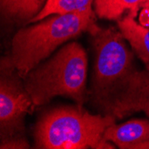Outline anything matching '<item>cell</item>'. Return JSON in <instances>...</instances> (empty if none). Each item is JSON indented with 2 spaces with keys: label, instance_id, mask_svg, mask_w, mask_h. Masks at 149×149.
Returning a JSON list of instances; mask_svg holds the SVG:
<instances>
[{
  "label": "cell",
  "instance_id": "cell-1",
  "mask_svg": "<svg viewBox=\"0 0 149 149\" xmlns=\"http://www.w3.org/2000/svg\"><path fill=\"white\" fill-rule=\"evenodd\" d=\"M111 115L91 114L82 106H62L45 113L34 130L35 148L41 149H113L104 137L115 123Z\"/></svg>",
  "mask_w": 149,
  "mask_h": 149
},
{
  "label": "cell",
  "instance_id": "cell-2",
  "mask_svg": "<svg viewBox=\"0 0 149 149\" xmlns=\"http://www.w3.org/2000/svg\"><path fill=\"white\" fill-rule=\"evenodd\" d=\"M88 56L78 42L63 47L51 58L23 77L34 107L43 105L57 96L72 98L78 105L85 101Z\"/></svg>",
  "mask_w": 149,
  "mask_h": 149
},
{
  "label": "cell",
  "instance_id": "cell-3",
  "mask_svg": "<svg viewBox=\"0 0 149 149\" xmlns=\"http://www.w3.org/2000/svg\"><path fill=\"white\" fill-rule=\"evenodd\" d=\"M98 29L95 13L56 15L19 30L11 42L10 60L23 78L59 46L86 31L93 35Z\"/></svg>",
  "mask_w": 149,
  "mask_h": 149
},
{
  "label": "cell",
  "instance_id": "cell-4",
  "mask_svg": "<svg viewBox=\"0 0 149 149\" xmlns=\"http://www.w3.org/2000/svg\"><path fill=\"white\" fill-rule=\"evenodd\" d=\"M95 64L90 89L93 102L109 93L135 68L126 38L113 28H99L92 35Z\"/></svg>",
  "mask_w": 149,
  "mask_h": 149
},
{
  "label": "cell",
  "instance_id": "cell-5",
  "mask_svg": "<svg viewBox=\"0 0 149 149\" xmlns=\"http://www.w3.org/2000/svg\"><path fill=\"white\" fill-rule=\"evenodd\" d=\"M32 109V101L23 78L9 56L1 59L0 72V139L25 137L24 117Z\"/></svg>",
  "mask_w": 149,
  "mask_h": 149
},
{
  "label": "cell",
  "instance_id": "cell-6",
  "mask_svg": "<svg viewBox=\"0 0 149 149\" xmlns=\"http://www.w3.org/2000/svg\"><path fill=\"white\" fill-rule=\"evenodd\" d=\"M104 115L121 119L144 112L149 117V72L134 69L104 97L93 102Z\"/></svg>",
  "mask_w": 149,
  "mask_h": 149
},
{
  "label": "cell",
  "instance_id": "cell-7",
  "mask_svg": "<svg viewBox=\"0 0 149 149\" xmlns=\"http://www.w3.org/2000/svg\"><path fill=\"white\" fill-rule=\"evenodd\" d=\"M104 137L120 149H149V120H131L108 127Z\"/></svg>",
  "mask_w": 149,
  "mask_h": 149
},
{
  "label": "cell",
  "instance_id": "cell-8",
  "mask_svg": "<svg viewBox=\"0 0 149 149\" xmlns=\"http://www.w3.org/2000/svg\"><path fill=\"white\" fill-rule=\"evenodd\" d=\"M131 13L118 21V27L149 72V27L137 22Z\"/></svg>",
  "mask_w": 149,
  "mask_h": 149
},
{
  "label": "cell",
  "instance_id": "cell-9",
  "mask_svg": "<svg viewBox=\"0 0 149 149\" xmlns=\"http://www.w3.org/2000/svg\"><path fill=\"white\" fill-rule=\"evenodd\" d=\"M149 6V0H95V13L103 19L119 20L125 13L135 15L144 6Z\"/></svg>",
  "mask_w": 149,
  "mask_h": 149
},
{
  "label": "cell",
  "instance_id": "cell-10",
  "mask_svg": "<svg viewBox=\"0 0 149 149\" xmlns=\"http://www.w3.org/2000/svg\"><path fill=\"white\" fill-rule=\"evenodd\" d=\"M95 0H47L43 8L29 23L42 21L51 15H69L75 13H94Z\"/></svg>",
  "mask_w": 149,
  "mask_h": 149
},
{
  "label": "cell",
  "instance_id": "cell-11",
  "mask_svg": "<svg viewBox=\"0 0 149 149\" xmlns=\"http://www.w3.org/2000/svg\"><path fill=\"white\" fill-rule=\"evenodd\" d=\"M47 0H0L3 15L18 22L27 23L41 11Z\"/></svg>",
  "mask_w": 149,
  "mask_h": 149
},
{
  "label": "cell",
  "instance_id": "cell-12",
  "mask_svg": "<svg viewBox=\"0 0 149 149\" xmlns=\"http://www.w3.org/2000/svg\"><path fill=\"white\" fill-rule=\"evenodd\" d=\"M31 146L25 137H15L0 141L1 149H26Z\"/></svg>",
  "mask_w": 149,
  "mask_h": 149
}]
</instances>
